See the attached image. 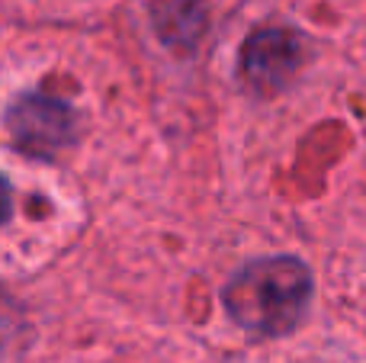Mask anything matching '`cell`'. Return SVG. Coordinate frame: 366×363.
<instances>
[{
    "mask_svg": "<svg viewBox=\"0 0 366 363\" xmlns=\"http://www.w3.org/2000/svg\"><path fill=\"white\" fill-rule=\"evenodd\" d=\"M225 309L244 332L286 334L302 322L312 299V274L296 257H264L232 277Z\"/></svg>",
    "mask_w": 366,
    "mask_h": 363,
    "instance_id": "1",
    "label": "cell"
},
{
    "mask_svg": "<svg viewBox=\"0 0 366 363\" xmlns=\"http://www.w3.org/2000/svg\"><path fill=\"white\" fill-rule=\"evenodd\" d=\"M10 209H13V203H10V187H6V180L0 177V222H6Z\"/></svg>",
    "mask_w": 366,
    "mask_h": 363,
    "instance_id": "4",
    "label": "cell"
},
{
    "mask_svg": "<svg viewBox=\"0 0 366 363\" xmlns=\"http://www.w3.org/2000/svg\"><path fill=\"white\" fill-rule=\"evenodd\" d=\"M305 61V42L299 32L283 29V26H267L257 29L244 42L241 51V71L247 84L260 94H277L292 81Z\"/></svg>",
    "mask_w": 366,
    "mask_h": 363,
    "instance_id": "2",
    "label": "cell"
},
{
    "mask_svg": "<svg viewBox=\"0 0 366 363\" xmlns=\"http://www.w3.org/2000/svg\"><path fill=\"white\" fill-rule=\"evenodd\" d=\"M13 141L32 154H51L74 139V113L68 103L45 94H26L6 113Z\"/></svg>",
    "mask_w": 366,
    "mask_h": 363,
    "instance_id": "3",
    "label": "cell"
}]
</instances>
